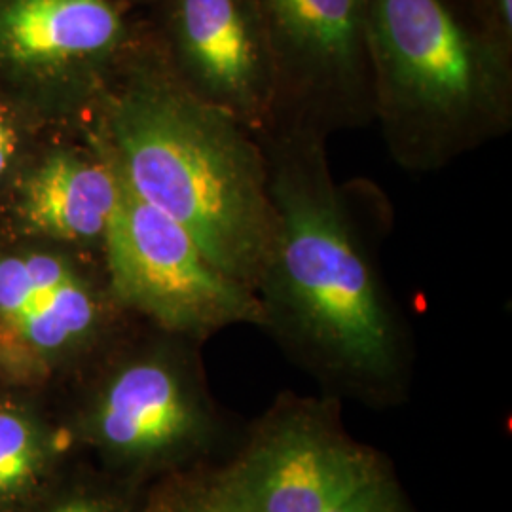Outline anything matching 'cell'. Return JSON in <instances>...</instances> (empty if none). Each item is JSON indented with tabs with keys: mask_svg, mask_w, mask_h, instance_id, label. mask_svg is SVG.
<instances>
[{
	"mask_svg": "<svg viewBox=\"0 0 512 512\" xmlns=\"http://www.w3.org/2000/svg\"><path fill=\"white\" fill-rule=\"evenodd\" d=\"M274 238L256 279L262 329L323 395L366 408L408 401L416 351L387 287L374 232L351 186L336 183L325 137L272 128Z\"/></svg>",
	"mask_w": 512,
	"mask_h": 512,
	"instance_id": "1",
	"label": "cell"
},
{
	"mask_svg": "<svg viewBox=\"0 0 512 512\" xmlns=\"http://www.w3.org/2000/svg\"><path fill=\"white\" fill-rule=\"evenodd\" d=\"M105 128V150L124 183L255 291L275 226L268 160L255 133L186 92L164 63L112 97Z\"/></svg>",
	"mask_w": 512,
	"mask_h": 512,
	"instance_id": "2",
	"label": "cell"
},
{
	"mask_svg": "<svg viewBox=\"0 0 512 512\" xmlns=\"http://www.w3.org/2000/svg\"><path fill=\"white\" fill-rule=\"evenodd\" d=\"M374 124L393 162L431 175L512 128V52L471 0H363Z\"/></svg>",
	"mask_w": 512,
	"mask_h": 512,
	"instance_id": "3",
	"label": "cell"
},
{
	"mask_svg": "<svg viewBox=\"0 0 512 512\" xmlns=\"http://www.w3.org/2000/svg\"><path fill=\"white\" fill-rule=\"evenodd\" d=\"M198 346L162 330V340L107 370L82 431L114 471L183 475L217 463L228 448L232 427L209 391Z\"/></svg>",
	"mask_w": 512,
	"mask_h": 512,
	"instance_id": "4",
	"label": "cell"
},
{
	"mask_svg": "<svg viewBox=\"0 0 512 512\" xmlns=\"http://www.w3.org/2000/svg\"><path fill=\"white\" fill-rule=\"evenodd\" d=\"M389 467L385 454L349 435L342 401L281 393L198 480L222 512H327Z\"/></svg>",
	"mask_w": 512,
	"mask_h": 512,
	"instance_id": "5",
	"label": "cell"
},
{
	"mask_svg": "<svg viewBox=\"0 0 512 512\" xmlns=\"http://www.w3.org/2000/svg\"><path fill=\"white\" fill-rule=\"evenodd\" d=\"M103 249L112 296L156 329L198 344L238 325L262 329L255 293L224 274L188 230L141 200L124 179Z\"/></svg>",
	"mask_w": 512,
	"mask_h": 512,
	"instance_id": "6",
	"label": "cell"
},
{
	"mask_svg": "<svg viewBox=\"0 0 512 512\" xmlns=\"http://www.w3.org/2000/svg\"><path fill=\"white\" fill-rule=\"evenodd\" d=\"M251 2L274 67L268 129H306L329 139L374 124L363 0Z\"/></svg>",
	"mask_w": 512,
	"mask_h": 512,
	"instance_id": "7",
	"label": "cell"
},
{
	"mask_svg": "<svg viewBox=\"0 0 512 512\" xmlns=\"http://www.w3.org/2000/svg\"><path fill=\"white\" fill-rule=\"evenodd\" d=\"M167 71L184 90L260 137L274 112V67L251 0H167Z\"/></svg>",
	"mask_w": 512,
	"mask_h": 512,
	"instance_id": "8",
	"label": "cell"
},
{
	"mask_svg": "<svg viewBox=\"0 0 512 512\" xmlns=\"http://www.w3.org/2000/svg\"><path fill=\"white\" fill-rule=\"evenodd\" d=\"M126 42L116 0H14L0 16V44L19 63H97Z\"/></svg>",
	"mask_w": 512,
	"mask_h": 512,
	"instance_id": "9",
	"label": "cell"
},
{
	"mask_svg": "<svg viewBox=\"0 0 512 512\" xmlns=\"http://www.w3.org/2000/svg\"><path fill=\"white\" fill-rule=\"evenodd\" d=\"M122 198V177L103 150L97 156L55 154L29 179L23 211L42 234L101 243Z\"/></svg>",
	"mask_w": 512,
	"mask_h": 512,
	"instance_id": "10",
	"label": "cell"
},
{
	"mask_svg": "<svg viewBox=\"0 0 512 512\" xmlns=\"http://www.w3.org/2000/svg\"><path fill=\"white\" fill-rule=\"evenodd\" d=\"M52 469V444L27 412L0 406V511L18 509Z\"/></svg>",
	"mask_w": 512,
	"mask_h": 512,
	"instance_id": "11",
	"label": "cell"
},
{
	"mask_svg": "<svg viewBox=\"0 0 512 512\" xmlns=\"http://www.w3.org/2000/svg\"><path fill=\"white\" fill-rule=\"evenodd\" d=\"M327 512H418V509L393 467H389Z\"/></svg>",
	"mask_w": 512,
	"mask_h": 512,
	"instance_id": "12",
	"label": "cell"
},
{
	"mask_svg": "<svg viewBox=\"0 0 512 512\" xmlns=\"http://www.w3.org/2000/svg\"><path fill=\"white\" fill-rule=\"evenodd\" d=\"M145 512H222L217 509L207 495L203 494L198 480V471L183 475H173L171 484L165 488L154 505Z\"/></svg>",
	"mask_w": 512,
	"mask_h": 512,
	"instance_id": "13",
	"label": "cell"
},
{
	"mask_svg": "<svg viewBox=\"0 0 512 512\" xmlns=\"http://www.w3.org/2000/svg\"><path fill=\"white\" fill-rule=\"evenodd\" d=\"M50 512H133V507L128 495L92 488L65 497Z\"/></svg>",
	"mask_w": 512,
	"mask_h": 512,
	"instance_id": "14",
	"label": "cell"
},
{
	"mask_svg": "<svg viewBox=\"0 0 512 512\" xmlns=\"http://www.w3.org/2000/svg\"><path fill=\"white\" fill-rule=\"evenodd\" d=\"M486 31L512 52V0H471Z\"/></svg>",
	"mask_w": 512,
	"mask_h": 512,
	"instance_id": "15",
	"label": "cell"
},
{
	"mask_svg": "<svg viewBox=\"0 0 512 512\" xmlns=\"http://www.w3.org/2000/svg\"><path fill=\"white\" fill-rule=\"evenodd\" d=\"M16 148V133L14 128L8 124L4 114H0V175L10 164V158Z\"/></svg>",
	"mask_w": 512,
	"mask_h": 512,
	"instance_id": "16",
	"label": "cell"
}]
</instances>
